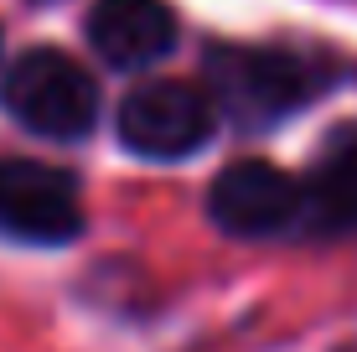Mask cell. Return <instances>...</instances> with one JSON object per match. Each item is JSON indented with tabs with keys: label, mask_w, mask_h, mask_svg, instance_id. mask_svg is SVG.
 I'll return each instance as SVG.
<instances>
[{
	"label": "cell",
	"mask_w": 357,
	"mask_h": 352,
	"mask_svg": "<svg viewBox=\"0 0 357 352\" xmlns=\"http://www.w3.org/2000/svg\"><path fill=\"white\" fill-rule=\"evenodd\" d=\"M0 99L21 125L47 140H78L98 119V83L57 47H36V52L16 57Z\"/></svg>",
	"instance_id": "6da1fadb"
},
{
	"label": "cell",
	"mask_w": 357,
	"mask_h": 352,
	"mask_svg": "<svg viewBox=\"0 0 357 352\" xmlns=\"http://www.w3.org/2000/svg\"><path fill=\"white\" fill-rule=\"evenodd\" d=\"M316 89H321V72L290 52L223 47L213 57V99L243 125H269V119L301 109Z\"/></svg>",
	"instance_id": "7a4b0ae2"
},
{
	"label": "cell",
	"mask_w": 357,
	"mask_h": 352,
	"mask_svg": "<svg viewBox=\"0 0 357 352\" xmlns=\"http://www.w3.org/2000/svg\"><path fill=\"white\" fill-rule=\"evenodd\" d=\"M213 119H218L213 93H202L197 83H181V78H155V83H140L119 104V140L135 155L176 161V155H192L213 135Z\"/></svg>",
	"instance_id": "3957f363"
},
{
	"label": "cell",
	"mask_w": 357,
	"mask_h": 352,
	"mask_svg": "<svg viewBox=\"0 0 357 352\" xmlns=\"http://www.w3.org/2000/svg\"><path fill=\"white\" fill-rule=\"evenodd\" d=\"M0 234L21 244H68L83 234V202L68 171L42 161H0Z\"/></svg>",
	"instance_id": "277c9868"
},
{
	"label": "cell",
	"mask_w": 357,
	"mask_h": 352,
	"mask_svg": "<svg viewBox=\"0 0 357 352\" xmlns=\"http://www.w3.org/2000/svg\"><path fill=\"white\" fill-rule=\"evenodd\" d=\"M207 213L233 238H275L305 217V187L269 161H233L207 192Z\"/></svg>",
	"instance_id": "5b68a950"
},
{
	"label": "cell",
	"mask_w": 357,
	"mask_h": 352,
	"mask_svg": "<svg viewBox=\"0 0 357 352\" xmlns=\"http://www.w3.org/2000/svg\"><path fill=\"white\" fill-rule=\"evenodd\" d=\"M89 42L114 68H145L171 52L176 16L161 0H98L89 10Z\"/></svg>",
	"instance_id": "8992f818"
},
{
	"label": "cell",
	"mask_w": 357,
	"mask_h": 352,
	"mask_svg": "<svg viewBox=\"0 0 357 352\" xmlns=\"http://www.w3.org/2000/svg\"><path fill=\"white\" fill-rule=\"evenodd\" d=\"M305 213L316 228H357V130H347L321 155L305 187Z\"/></svg>",
	"instance_id": "52a82bcc"
},
{
	"label": "cell",
	"mask_w": 357,
	"mask_h": 352,
	"mask_svg": "<svg viewBox=\"0 0 357 352\" xmlns=\"http://www.w3.org/2000/svg\"><path fill=\"white\" fill-rule=\"evenodd\" d=\"M342 352H357V342H347V347H342Z\"/></svg>",
	"instance_id": "ba28073f"
}]
</instances>
